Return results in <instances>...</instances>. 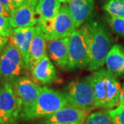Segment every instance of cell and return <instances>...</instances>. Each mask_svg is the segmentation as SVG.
<instances>
[{
    "label": "cell",
    "mask_w": 124,
    "mask_h": 124,
    "mask_svg": "<svg viewBox=\"0 0 124 124\" xmlns=\"http://www.w3.org/2000/svg\"><path fill=\"white\" fill-rule=\"evenodd\" d=\"M84 27L88 41L90 61L88 70H97L105 64L106 58L112 46V39L107 28L102 23L90 21Z\"/></svg>",
    "instance_id": "1"
},
{
    "label": "cell",
    "mask_w": 124,
    "mask_h": 124,
    "mask_svg": "<svg viewBox=\"0 0 124 124\" xmlns=\"http://www.w3.org/2000/svg\"><path fill=\"white\" fill-rule=\"evenodd\" d=\"M90 77L96 108L113 109L118 106L121 87L116 76L108 70L100 68Z\"/></svg>",
    "instance_id": "2"
},
{
    "label": "cell",
    "mask_w": 124,
    "mask_h": 124,
    "mask_svg": "<svg viewBox=\"0 0 124 124\" xmlns=\"http://www.w3.org/2000/svg\"><path fill=\"white\" fill-rule=\"evenodd\" d=\"M65 106H68V101L63 94L44 86L42 87L35 105L21 116V118L25 121L44 118Z\"/></svg>",
    "instance_id": "3"
},
{
    "label": "cell",
    "mask_w": 124,
    "mask_h": 124,
    "mask_svg": "<svg viewBox=\"0 0 124 124\" xmlns=\"http://www.w3.org/2000/svg\"><path fill=\"white\" fill-rule=\"evenodd\" d=\"M63 94L68 101V106L90 111L96 108L90 76L70 82L65 89Z\"/></svg>",
    "instance_id": "4"
},
{
    "label": "cell",
    "mask_w": 124,
    "mask_h": 124,
    "mask_svg": "<svg viewBox=\"0 0 124 124\" xmlns=\"http://www.w3.org/2000/svg\"><path fill=\"white\" fill-rule=\"evenodd\" d=\"M26 70L28 69L22 54L9 40L0 54V79L4 83L12 84Z\"/></svg>",
    "instance_id": "5"
},
{
    "label": "cell",
    "mask_w": 124,
    "mask_h": 124,
    "mask_svg": "<svg viewBox=\"0 0 124 124\" xmlns=\"http://www.w3.org/2000/svg\"><path fill=\"white\" fill-rule=\"evenodd\" d=\"M90 61L88 41L84 27L74 31L69 37L67 70L87 68Z\"/></svg>",
    "instance_id": "6"
},
{
    "label": "cell",
    "mask_w": 124,
    "mask_h": 124,
    "mask_svg": "<svg viewBox=\"0 0 124 124\" xmlns=\"http://www.w3.org/2000/svg\"><path fill=\"white\" fill-rule=\"evenodd\" d=\"M22 109V102L10 83L0 90V121L1 124H15Z\"/></svg>",
    "instance_id": "7"
},
{
    "label": "cell",
    "mask_w": 124,
    "mask_h": 124,
    "mask_svg": "<svg viewBox=\"0 0 124 124\" xmlns=\"http://www.w3.org/2000/svg\"><path fill=\"white\" fill-rule=\"evenodd\" d=\"M76 29L68 4L62 6L57 17L46 26L41 28L46 40L59 39L70 37Z\"/></svg>",
    "instance_id": "8"
},
{
    "label": "cell",
    "mask_w": 124,
    "mask_h": 124,
    "mask_svg": "<svg viewBox=\"0 0 124 124\" xmlns=\"http://www.w3.org/2000/svg\"><path fill=\"white\" fill-rule=\"evenodd\" d=\"M14 90L22 102L20 116L31 110L35 105L42 87L27 76H22L11 84Z\"/></svg>",
    "instance_id": "9"
},
{
    "label": "cell",
    "mask_w": 124,
    "mask_h": 124,
    "mask_svg": "<svg viewBox=\"0 0 124 124\" xmlns=\"http://www.w3.org/2000/svg\"><path fill=\"white\" fill-rule=\"evenodd\" d=\"M90 113H91V111L88 110L65 106L53 115L44 117L42 123L48 124L78 123L83 124Z\"/></svg>",
    "instance_id": "10"
},
{
    "label": "cell",
    "mask_w": 124,
    "mask_h": 124,
    "mask_svg": "<svg viewBox=\"0 0 124 124\" xmlns=\"http://www.w3.org/2000/svg\"><path fill=\"white\" fill-rule=\"evenodd\" d=\"M33 81L41 84H51L59 78V73L48 56L30 69Z\"/></svg>",
    "instance_id": "11"
},
{
    "label": "cell",
    "mask_w": 124,
    "mask_h": 124,
    "mask_svg": "<svg viewBox=\"0 0 124 124\" xmlns=\"http://www.w3.org/2000/svg\"><path fill=\"white\" fill-rule=\"evenodd\" d=\"M35 26L23 27L15 28L10 41L17 46L22 54L23 60L28 69L29 53L32 38L35 32Z\"/></svg>",
    "instance_id": "12"
},
{
    "label": "cell",
    "mask_w": 124,
    "mask_h": 124,
    "mask_svg": "<svg viewBox=\"0 0 124 124\" xmlns=\"http://www.w3.org/2000/svg\"><path fill=\"white\" fill-rule=\"evenodd\" d=\"M69 37L56 40H47V48L50 59L59 68L66 70L68 61Z\"/></svg>",
    "instance_id": "13"
},
{
    "label": "cell",
    "mask_w": 124,
    "mask_h": 124,
    "mask_svg": "<svg viewBox=\"0 0 124 124\" xmlns=\"http://www.w3.org/2000/svg\"><path fill=\"white\" fill-rule=\"evenodd\" d=\"M35 28V32L30 46L28 70L47 56V40L45 37L44 32L38 24H37Z\"/></svg>",
    "instance_id": "14"
},
{
    "label": "cell",
    "mask_w": 124,
    "mask_h": 124,
    "mask_svg": "<svg viewBox=\"0 0 124 124\" xmlns=\"http://www.w3.org/2000/svg\"><path fill=\"white\" fill-rule=\"evenodd\" d=\"M35 9L29 4L24 5L15 9L9 17L10 23L13 28L34 26L37 23Z\"/></svg>",
    "instance_id": "15"
},
{
    "label": "cell",
    "mask_w": 124,
    "mask_h": 124,
    "mask_svg": "<svg viewBox=\"0 0 124 124\" xmlns=\"http://www.w3.org/2000/svg\"><path fill=\"white\" fill-rule=\"evenodd\" d=\"M62 7L59 0H39L35 7L38 15L37 24L42 28L46 26L57 17Z\"/></svg>",
    "instance_id": "16"
},
{
    "label": "cell",
    "mask_w": 124,
    "mask_h": 124,
    "mask_svg": "<svg viewBox=\"0 0 124 124\" xmlns=\"http://www.w3.org/2000/svg\"><path fill=\"white\" fill-rule=\"evenodd\" d=\"M76 28L85 22L93 13L94 0H72L68 4Z\"/></svg>",
    "instance_id": "17"
},
{
    "label": "cell",
    "mask_w": 124,
    "mask_h": 124,
    "mask_svg": "<svg viewBox=\"0 0 124 124\" xmlns=\"http://www.w3.org/2000/svg\"><path fill=\"white\" fill-rule=\"evenodd\" d=\"M107 68L116 77L124 76V48L121 44L113 45L108 53L106 62Z\"/></svg>",
    "instance_id": "18"
},
{
    "label": "cell",
    "mask_w": 124,
    "mask_h": 124,
    "mask_svg": "<svg viewBox=\"0 0 124 124\" xmlns=\"http://www.w3.org/2000/svg\"><path fill=\"white\" fill-rule=\"evenodd\" d=\"M103 8L110 16L124 18V0H106Z\"/></svg>",
    "instance_id": "19"
},
{
    "label": "cell",
    "mask_w": 124,
    "mask_h": 124,
    "mask_svg": "<svg viewBox=\"0 0 124 124\" xmlns=\"http://www.w3.org/2000/svg\"><path fill=\"white\" fill-rule=\"evenodd\" d=\"M83 124H114L109 110H99L90 113Z\"/></svg>",
    "instance_id": "20"
},
{
    "label": "cell",
    "mask_w": 124,
    "mask_h": 124,
    "mask_svg": "<svg viewBox=\"0 0 124 124\" xmlns=\"http://www.w3.org/2000/svg\"><path fill=\"white\" fill-rule=\"evenodd\" d=\"M106 18L112 30L119 35L124 37V18L113 17L109 15Z\"/></svg>",
    "instance_id": "21"
},
{
    "label": "cell",
    "mask_w": 124,
    "mask_h": 124,
    "mask_svg": "<svg viewBox=\"0 0 124 124\" xmlns=\"http://www.w3.org/2000/svg\"><path fill=\"white\" fill-rule=\"evenodd\" d=\"M14 28L10 23L8 17L0 15V35L10 37L13 35Z\"/></svg>",
    "instance_id": "22"
},
{
    "label": "cell",
    "mask_w": 124,
    "mask_h": 124,
    "mask_svg": "<svg viewBox=\"0 0 124 124\" xmlns=\"http://www.w3.org/2000/svg\"><path fill=\"white\" fill-rule=\"evenodd\" d=\"M109 113L114 124H124V105L109 110Z\"/></svg>",
    "instance_id": "23"
},
{
    "label": "cell",
    "mask_w": 124,
    "mask_h": 124,
    "mask_svg": "<svg viewBox=\"0 0 124 124\" xmlns=\"http://www.w3.org/2000/svg\"><path fill=\"white\" fill-rule=\"evenodd\" d=\"M0 3L4 6L5 8L7 10L10 15L13 10H15L13 0H0Z\"/></svg>",
    "instance_id": "24"
},
{
    "label": "cell",
    "mask_w": 124,
    "mask_h": 124,
    "mask_svg": "<svg viewBox=\"0 0 124 124\" xmlns=\"http://www.w3.org/2000/svg\"><path fill=\"white\" fill-rule=\"evenodd\" d=\"M13 3L15 9L18 8L24 5L29 4H28V0H13Z\"/></svg>",
    "instance_id": "25"
},
{
    "label": "cell",
    "mask_w": 124,
    "mask_h": 124,
    "mask_svg": "<svg viewBox=\"0 0 124 124\" xmlns=\"http://www.w3.org/2000/svg\"><path fill=\"white\" fill-rule=\"evenodd\" d=\"M8 37L0 35V54L3 50V49L4 48V47L8 42Z\"/></svg>",
    "instance_id": "26"
},
{
    "label": "cell",
    "mask_w": 124,
    "mask_h": 124,
    "mask_svg": "<svg viewBox=\"0 0 124 124\" xmlns=\"http://www.w3.org/2000/svg\"><path fill=\"white\" fill-rule=\"evenodd\" d=\"M0 15L5 17H10V14L7 11V10L5 8V7L0 3Z\"/></svg>",
    "instance_id": "27"
},
{
    "label": "cell",
    "mask_w": 124,
    "mask_h": 124,
    "mask_svg": "<svg viewBox=\"0 0 124 124\" xmlns=\"http://www.w3.org/2000/svg\"><path fill=\"white\" fill-rule=\"evenodd\" d=\"M124 105V84L122 85L121 91V95H120L119 102V106Z\"/></svg>",
    "instance_id": "28"
},
{
    "label": "cell",
    "mask_w": 124,
    "mask_h": 124,
    "mask_svg": "<svg viewBox=\"0 0 124 124\" xmlns=\"http://www.w3.org/2000/svg\"><path fill=\"white\" fill-rule=\"evenodd\" d=\"M38 1H39V0H28V4L31 7L35 9L36 6L37 4Z\"/></svg>",
    "instance_id": "29"
},
{
    "label": "cell",
    "mask_w": 124,
    "mask_h": 124,
    "mask_svg": "<svg viewBox=\"0 0 124 124\" xmlns=\"http://www.w3.org/2000/svg\"><path fill=\"white\" fill-rule=\"evenodd\" d=\"M61 3H68L69 1H70L72 0H59Z\"/></svg>",
    "instance_id": "30"
},
{
    "label": "cell",
    "mask_w": 124,
    "mask_h": 124,
    "mask_svg": "<svg viewBox=\"0 0 124 124\" xmlns=\"http://www.w3.org/2000/svg\"><path fill=\"white\" fill-rule=\"evenodd\" d=\"M41 124H44V123H41ZM78 124V123H69V124Z\"/></svg>",
    "instance_id": "31"
},
{
    "label": "cell",
    "mask_w": 124,
    "mask_h": 124,
    "mask_svg": "<svg viewBox=\"0 0 124 124\" xmlns=\"http://www.w3.org/2000/svg\"><path fill=\"white\" fill-rule=\"evenodd\" d=\"M2 86H3V85H2V84H1V82L0 81V90H1V88H2Z\"/></svg>",
    "instance_id": "32"
},
{
    "label": "cell",
    "mask_w": 124,
    "mask_h": 124,
    "mask_svg": "<svg viewBox=\"0 0 124 124\" xmlns=\"http://www.w3.org/2000/svg\"><path fill=\"white\" fill-rule=\"evenodd\" d=\"M0 124H1V121H0Z\"/></svg>",
    "instance_id": "33"
}]
</instances>
